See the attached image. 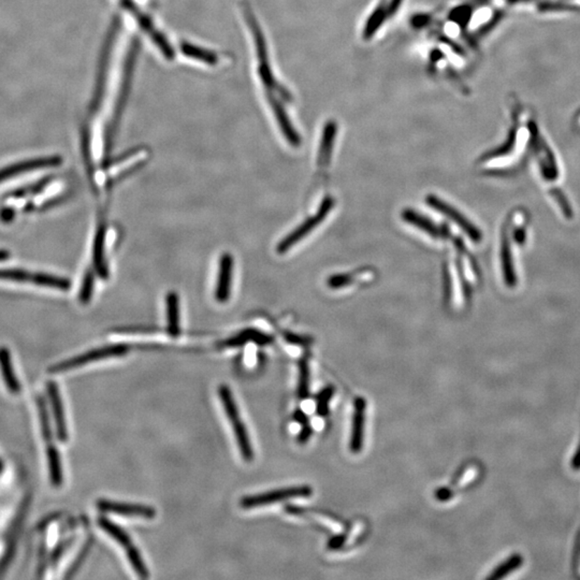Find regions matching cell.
Masks as SVG:
<instances>
[{"instance_id":"277c9868","label":"cell","mask_w":580,"mask_h":580,"mask_svg":"<svg viewBox=\"0 0 580 580\" xmlns=\"http://www.w3.org/2000/svg\"><path fill=\"white\" fill-rule=\"evenodd\" d=\"M311 495V487L299 486V487L283 488V489L272 490V491L257 495L245 497L241 500L240 504L243 508L261 507V506L271 505L276 502L286 501V500L296 499V498H307Z\"/></svg>"},{"instance_id":"5bb4252c","label":"cell","mask_w":580,"mask_h":580,"mask_svg":"<svg viewBox=\"0 0 580 580\" xmlns=\"http://www.w3.org/2000/svg\"><path fill=\"white\" fill-rule=\"evenodd\" d=\"M272 341H273V338L270 337L269 334L264 333L260 330L249 328V329L243 330V331L233 335L230 339L227 340L224 343V346H226V347H237V346L251 343V342H254L258 345H266V344L271 343Z\"/></svg>"},{"instance_id":"8992f818","label":"cell","mask_w":580,"mask_h":580,"mask_svg":"<svg viewBox=\"0 0 580 580\" xmlns=\"http://www.w3.org/2000/svg\"><path fill=\"white\" fill-rule=\"evenodd\" d=\"M427 204H429L431 208L436 209L438 212L442 213L443 215L450 218V221H454L455 224L460 227L463 233H467L472 241L481 242V239H483V235H481V230H479L475 225H473L464 215L461 214L454 206L446 204L444 200H440V198L433 196V195H429V196L427 197Z\"/></svg>"},{"instance_id":"836d02e7","label":"cell","mask_w":580,"mask_h":580,"mask_svg":"<svg viewBox=\"0 0 580 580\" xmlns=\"http://www.w3.org/2000/svg\"><path fill=\"white\" fill-rule=\"evenodd\" d=\"M3 462H1V460H0V473H1V471H3Z\"/></svg>"},{"instance_id":"f1b7e54d","label":"cell","mask_w":580,"mask_h":580,"mask_svg":"<svg viewBox=\"0 0 580 580\" xmlns=\"http://www.w3.org/2000/svg\"><path fill=\"white\" fill-rule=\"evenodd\" d=\"M346 542V535L341 534L337 535V536H334L332 540H330V542L328 543V548L332 549V550H335V549L341 548Z\"/></svg>"},{"instance_id":"30bf717a","label":"cell","mask_w":580,"mask_h":580,"mask_svg":"<svg viewBox=\"0 0 580 580\" xmlns=\"http://www.w3.org/2000/svg\"><path fill=\"white\" fill-rule=\"evenodd\" d=\"M47 388H48L49 399H50L51 409H52L53 418H54L57 438L61 442H67L68 440V428H67L63 400H61L58 386L54 382H49Z\"/></svg>"},{"instance_id":"9a60e30c","label":"cell","mask_w":580,"mask_h":580,"mask_svg":"<svg viewBox=\"0 0 580 580\" xmlns=\"http://www.w3.org/2000/svg\"><path fill=\"white\" fill-rule=\"evenodd\" d=\"M402 218L403 221H407L409 224L413 225V226L417 227L418 229L424 231V233H428V235H431L432 237L440 239V237H445V231L443 230L442 228L436 226V225L432 223L427 217L415 212V211L412 210V209H405V210L403 211Z\"/></svg>"},{"instance_id":"d6986e66","label":"cell","mask_w":580,"mask_h":580,"mask_svg":"<svg viewBox=\"0 0 580 580\" xmlns=\"http://www.w3.org/2000/svg\"><path fill=\"white\" fill-rule=\"evenodd\" d=\"M47 458H48L51 483L54 487H59L63 483V467H61L58 450L53 445V443L47 445Z\"/></svg>"},{"instance_id":"4316f807","label":"cell","mask_w":580,"mask_h":580,"mask_svg":"<svg viewBox=\"0 0 580 580\" xmlns=\"http://www.w3.org/2000/svg\"><path fill=\"white\" fill-rule=\"evenodd\" d=\"M73 542H75V538H69V540H66L63 541V543H61V544L56 547V549H55L54 553H53V562H57V561L61 559V555H63V553H65V551L71 546V544H73Z\"/></svg>"},{"instance_id":"44dd1931","label":"cell","mask_w":580,"mask_h":580,"mask_svg":"<svg viewBox=\"0 0 580 580\" xmlns=\"http://www.w3.org/2000/svg\"><path fill=\"white\" fill-rule=\"evenodd\" d=\"M37 405H38L39 416H40L41 432H42V438L46 442V444H52L53 433L52 427H51V420L49 417L48 407H47L46 401L42 397H39L37 400Z\"/></svg>"},{"instance_id":"f546056e","label":"cell","mask_w":580,"mask_h":580,"mask_svg":"<svg viewBox=\"0 0 580 580\" xmlns=\"http://www.w3.org/2000/svg\"><path fill=\"white\" fill-rule=\"evenodd\" d=\"M286 341L290 342V343L297 344V345H307L309 343V341H307L305 338L298 337V335H295V334L288 333L287 334Z\"/></svg>"},{"instance_id":"ba28073f","label":"cell","mask_w":580,"mask_h":580,"mask_svg":"<svg viewBox=\"0 0 580 580\" xmlns=\"http://www.w3.org/2000/svg\"><path fill=\"white\" fill-rule=\"evenodd\" d=\"M97 508L101 512L125 517H139L152 519L155 517V508L151 506L141 505V504L122 503V502L110 501V500H99L97 501Z\"/></svg>"},{"instance_id":"6da1fadb","label":"cell","mask_w":580,"mask_h":580,"mask_svg":"<svg viewBox=\"0 0 580 580\" xmlns=\"http://www.w3.org/2000/svg\"><path fill=\"white\" fill-rule=\"evenodd\" d=\"M218 395L219 397H221V405L224 407L227 418H228L231 424V427H233V433H235L240 452H241L244 460L249 462V461L253 460L254 458L253 448H252L249 432H247V427L244 425V422L242 421L239 409H237L235 399H233V393H231L230 388H229L228 386L221 385L218 388Z\"/></svg>"},{"instance_id":"d4e9b609","label":"cell","mask_w":580,"mask_h":580,"mask_svg":"<svg viewBox=\"0 0 580 580\" xmlns=\"http://www.w3.org/2000/svg\"><path fill=\"white\" fill-rule=\"evenodd\" d=\"M92 546V541H87L86 544L84 545L83 548L81 549L80 551L79 555H78L77 559H75V562L73 563L71 565L70 569H68V575H67V578L71 577L73 574L75 572H77L79 569V567H81L82 563L83 561L85 560L86 555H87L88 551L91 549Z\"/></svg>"},{"instance_id":"1f68e13d","label":"cell","mask_w":580,"mask_h":580,"mask_svg":"<svg viewBox=\"0 0 580 580\" xmlns=\"http://www.w3.org/2000/svg\"><path fill=\"white\" fill-rule=\"evenodd\" d=\"M13 216L14 212L13 210H11V209H5V210L0 212V219L3 221H6V223H7V221H12Z\"/></svg>"},{"instance_id":"3957f363","label":"cell","mask_w":580,"mask_h":580,"mask_svg":"<svg viewBox=\"0 0 580 580\" xmlns=\"http://www.w3.org/2000/svg\"><path fill=\"white\" fill-rule=\"evenodd\" d=\"M0 280H12V282L28 283L38 286L51 287L67 292L71 287L70 280L46 273H32L25 270L0 269Z\"/></svg>"},{"instance_id":"ffe728a7","label":"cell","mask_w":580,"mask_h":580,"mask_svg":"<svg viewBox=\"0 0 580 580\" xmlns=\"http://www.w3.org/2000/svg\"><path fill=\"white\" fill-rule=\"evenodd\" d=\"M502 268H503L504 278L508 286H514L516 283L515 269L512 264V251L507 240L504 239L502 243L501 251Z\"/></svg>"},{"instance_id":"e0dca14e","label":"cell","mask_w":580,"mask_h":580,"mask_svg":"<svg viewBox=\"0 0 580 580\" xmlns=\"http://www.w3.org/2000/svg\"><path fill=\"white\" fill-rule=\"evenodd\" d=\"M167 307V329L170 337L178 338L181 333L180 328V300L176 292H170L166 297Z\"/></svg>"},{"instance_id":"8fae6325","label":"cell","mask_w":580,"mask_h":580,"mask_svg":"<svg viewBox=\"0 0 580 580\" xmlns=\"http://www.w3.org/2000/svg\"><path fill=\"white\" fill-rule=\"evenodd\" d=\"M233 271V256L229 253L223 254L219 259L218 278L215 290V298L218 302H226L230 298Z\"/></svg>"},{"instance_id":"603a6c76","label":"cell","mask_w":580,"mask_h":580,"mask_svg":"<svg viewBox=\"0 0 580 580\" xmlns=\"http://www.w3.org/2000/svg\"><path fill=\"white\" fill-rule=\"evenodd\" d=\"M334 389L333 386H327L323 388L317 397V414L321 417H326L329 414V403L330 400L333 397Z\"/></svg>"},{"instance_id":"d6a6232c","label":"cell","mask_w":580,"mask_h":580,"mask_svg":"<svg viewBox=\"0 0 580 580\" xmlns=\"http://www.w3.org/2000/svg\"><path fill=\"white\" fill-rule=\"evenodd\" d=\"M9 258V253L4 249H0V260H5Z\"/></svg>"},{"instance_id":"484cf974","label":"cell","mask_w":580,"mask_h":580,"mask_svg":"<svg viewBox=\"0 0 580 580\" xmlns=\"http://www.w3.org/2000/svg\"><path fill=\"white\" fill-rule=\"evenodd\" d=\"M352 282V276L348 274H337V276H331L328 280V286L333 289L342 288V287L347 286Z\"/></svg>"},{"instance_id":"cb8c5ba5","label":"cell","mask_w":580,"mask_h":580,"mask_svg":"<svg viewBox=\"0 0 580 580\" xmlns=\"http://www.w3.org/2000/svg\"><path fill=\"white\" fill-rule=\"evenodd\" d=\"M94 290V274L93 272H86L84 276L83 283H82L81 290H80V301L83 303H88L91 301L92 295Z\"/></svg>"},{"instance_id":"7402d4cb","label":"cell","mask_w":580,"mask_h":580,"mask_svg":"<svg viewBox=\"0 0 580 580\" xmlns=\"http://www.w3.org/2000/svg\"><path fill=\"white\" fill-rule=\"evenodd\" d=\"M309 378H311V371L307 358H302L299 362V377H298V397L305 400L309 395Z\"/></svg>"},{"instance_id":"4dcf8cb0","label":"cell","mask_w":580,"mask_h":580,"mask_svg":"<svg viewBox=\"0 0 580 580\" xmlns=\"http://www.w3.org/2000/svg\"><path fill=\"white\" fill-rule=\"evenodd\" d=\"M295 420L298 421L301 426L309 422V417H307V414H305L302 409H297L296 413H295Z\"/></svg>"},{"instance_id":"7c38bea8","label":"cell","mask_w":580,"mask_h":580,"mask_svg":"<svg viewBox=\"0 0 580 580\" xmlns=\"http://www.w3.org/2000/svg\"><path fill=\"white\" fill-rule=\"evenodd\" d=\"M337 132V123L333 121L326 123L323 135H321V144H319V156H317V163L319 167H326L329 163Z\"/></svg>"},{"instance_id":"ac0fdd59","label":"cell","mask_w":580,"mask_h":580,"mask_svg":"<svg viewBox=\"0 0 580 580\" xmlns=\"http://www.w3.org/2000/svg\"><path fill=\"white\" fill-rule=\"evenodd\" d=\"M104 240H106V230L104 227L100 226L94 240L93 260L98 276L106 280L109 276V271L106 257H104Z\"/></svg>"},{"instance_id":"83f0119b","label":"cell","mask_w":580,"mask_h":580,"mask_svg":"<svg viewBox=\"0 0 580 580\" xmlns=\"http://www.w3.org/2000/svg\"><path fill=\"white\" fill-rule=\"evenodd\" d=\"M311 433H313V429H311V424L307 422L305 425H302V428H301L300 434L298 436V442L300 444H304L309 440V438H311Z\"/></svg>"},{"instance_id":"5b68a950","label":"cell","mask_w":580,"mask_h":580,"mask_svg":"<svg viewBox=\"0 0 580 580\" xmlns=\"http://www.w3.org/2000/svg\"><path fill=\"white\" fill-rule=\"evenodd\" d=\"M334 206V200L332 198L326 199L323 204L319 208V212L314 216L309 217L307 221L300 225L298 228L295 229L290 235H287L284 240L278 245V253L284 254L287 251L295 247L303 237H307L311 230H314L321 223L325 221L326 216L329 214Z\"/></svg>"},{"instance_id":"e575fe53","label":"cell","mask_w":580,"mask_h":580,"mask_svg":"<svg viewBox=\"0 0 580 580\" xmlns=\"http://www.w3.org/2000/svg\"><path fill=\"white\" fill-rule=\"evenodd\" d=\"M578 120H579V122H580V112H579V116H578Z\"/></svg>"},{"instance_id":"7a4b0ae2","label":"cell","mask_w":580,"mask_h":580,"mask_svg":"<svg viewBox=\"0 0 580 580\" xmlns=\"http://www.w3.org/2000/svg\"><path fill=\"white\" fill-rule=\"evenodd\" d=\"M128 352L129 346L126 344H113V345L104 346V347L97 348V350H90L85 354H79V356L71 358V359L65 360L61 364H55L52 368H50V372L56 373L73 370V369L85 366L90 362H95L98 360L112 358V357L123 356Z\"/></svg>"},{"instance_id":"9c48e42d","label":"cell","mask_w":580,"mask_h":580,"mask_svg":"<svg viewBox=\"0 0 580 580\" xmlns=\"http://www.w3.org/2000/svg\"><path fill=\"white\" fill-rule=\"evenodd\" d=\"M366 401L358 397L354 401L352 414V436H350V450L354 454H359L364 446V420H366Z\"/></svg>"},{"instance_id":"2e32d148","label":"cell","mask_w":580,"mask_h":580,"mask_svg":"<svg viewBox=\"0 0 580 580\" xmlns=\"http://www.w3.org/2000/svg\"><path fill=\"white\" fill-rule=\"evenodd\" d=\"M98 524H99L100 528H101L104 532L110 535L111 538L116 540L123 548L126 549V555H130L133 551L137 550V547L133 544L128 533L123 530L122 526L114 524V522H111V520H109L108 518L106 517H100L99 519H98Z\"/></svg>"},{"instance_id":"4fadbf2b","label":"cell","mask_w":580,"mask_h":580,"mask_svg":"<svg viewBox=\"0 0 580 580\" xmlns=\"http://www.w3.org/2000/svg\"><path fill=\"white\" fill-rule=\"evenodd\" d=\"M0 373L3 376L4 384L12 395L20 393V385L12 366L11 354L7 347H0Z\"/></svg>"},{"instance_id":"52a82bcc","label":"cell","mask_w":580,"mask_h":580,"mask_svg":"<svg viewBox=\"0 0 580 580\" xmlns=\"http://www.w3.org/2000/svg\"><path fill=\"white\" fill-rule=\"evenodd\" d=\"M61 163H63V159L59 156H50V157L20 161V163H13V165L0 169V183L8 181L10 178H16L18 174L35 171V170L46 169V168L57 167Z\"/></svg>"}]
</instances>
